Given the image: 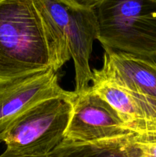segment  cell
Returning <instances> with one entry per match:
<instances>
[{"instance_id":"obj_1","label":"cell","mask_w":156,"mask_h":157,"mask_svg":"<svg viewBox=\"0 0 156 157\" xmlns=\"http://www.w3.org/2000/svg\"><path fill=\"white\" fill-rule=\"evenodd\" d=\"M54 67L51 38L37 0H0V85Z\"/></svg>"},{"instance_id":"obj_2","label":"cell","mask_w":156,"mask_h":157,"mask_svg":"<svg viewBox=\"0 0 156 157\" xmlns=\"http://www.w3.org/2000/svg\"><path fill=\"white\" fill-rule=\"evenodd\" d=\"M37 1L51 38L53 70L58 72L72 59L75 70L73 92L85 91L93 81L90 58L99 32L95 10L80 7L67 0Z\"/></svg>"},{"instance_id":"obj_3","label":"cell","mask_w":156,"mask_h":157,"mask_svg":"<svg viewBox=\"0 0 156 157\" xmlns=\"http://www.w3.org/2000/svg\"><path fill=\"white\" fill-rule=\"evenodd\" d=\"M94 10L104 49L156 60V0H102Z\"/></svg>"},{"instance_id":"obj_4","label":"cell","mask_w":156,"mask_h":157,"mask_svg":"<svg viewBox=\"0 0 156 157\" xmlns=\"http://www.w3.org/2000/svg\"><path fill=\"white\" fill-rule=\"evenodd\" d=\"M47 98L23 112L2 137L6 151L21 156H47L64 140L72 113L71 97Z\"/></svg>"},{"instance_id":"obj_5","label":"cell","mask_w":156,"mask_h":157,"mask_svg":"<svg viewBox=\"0 0 156 157\" xmlns=\"http://www.w3.org/2000/svg\"><path fill=\"white\" fill-rule=\"evenodd\" d=\"M92 71L123 89L156 130V60L105 48L102 67Z\"/></svg>"},{"instance_id":"obj_6","label":"cell","mask_w":156,"mask_h":157,"mask_svg":"<svg viewBox=\"0 0 156 157\" xmlns=\"http://www.w3.org/2000/svg\"><path fill=\"white\" fill-rule=\"evenodd\" d=\"M71 102L72 113L64 140L97 142L131 133L120 115L91 87L81 93L73 91Z\"/></svg>"},{"instance_id":"obj_7","label":"cell","mask_w":156,"mask_h":157,"mask_svg":"<svg viewBox=\"0 0 156 157\" xmlns=\"http://www.w3.org/2000/svg\"><path fill=\"white\" fill-rule=\"evenodd\" d=\"M60 86L53 69L0 85V143L13 121L37 103L59 96H67Z\"/></svg>"},{"instance_id":"obj_8","label":"cell","mask_w":156,"mask_h":157,"mask_svg":"<svg viewBox=\"0 0 156 157\" xmlns=\"http://www.w3.org/2000/svg\"><path fill=\"white\" fill-rule=\"evenodd\" d=\"M90 87L120 115L130 131H152L153 129L144 119L136 104L123 89L95 75Z\"/></svg>"},{"instance_id":"obj_9","label":"cell","mask_w":156,"mask_h":157,"mask_svg":"<svg viewBox=\"0 0 156 157\" xmlns=\"http://www.w3.org/2000/svg\"><path fill=\"white\" fill-rule=\"evenodd\" d=\"M122 137L91 143L64 140L47 157H127Z\"/></svg>"},{"instance_id":"obj_10","label":"cell","mask_w":156,"mask_h":157,"mask_svg":"<svg viewBox=\"0 0 156 157\" xmlns=\"http://www.w3.org/2000/svg\"><path fill=\"white\" fill-rule=\"evenodd\" d=\"M127 157H156V130L131 132L122 139Z\"/></svg>"},{"instance_id":"obj_11","label":"cell","mask_w":156,"mask_h":157,"mask_svg":"<svg viewBox=\"0 0 156 157\" xmlns=\"http://www.w3.org/2000/svg\"><path fill=\"white\" fill-rule=\"evenodd\" d=\"M67 1L80 7L94 9L102 0H67Z\"/></svg>"},{"instance_id":"obj_12","label":"cell","mask_w":156,"mask_h":157,"mask_svg":"<svg viewBox=\"0 0 156 157\" xmlns=\"http://www.w3.org/2000/svg\"><path fill=\"white\" fill-rule=\"evenodd\" d=\"M0 157H34V156H16V155H13V154H11V153H8L5 150V152L3 153H2L0 155ZM41 157H47V156H41Z\"/></svg>"}]
</instances>
